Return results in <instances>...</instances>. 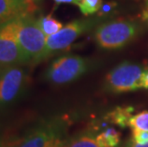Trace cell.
<instances>
[{
    "label": "cell",
    "mask_w": 148,
    "mask_h": 147,
    "mask_svg": "<svg viewBox=\"0 0 148 147\" xmlns=\"http://www.w3.org/2000/svg\"><path fill=\"white\" fill-rule=\"evenodd\" d=\"M17 39L24 64H34L43 60L47 36L40 29L34 14L20 17L17 30Z\"/></svg>",
    "instance_id": "6da1fadb"
},
{
    "label": "cell",
    "mask_w": 148,
    "mask_h": 147,
    "mask_svg": "<svg viewBox=\"0 0 148 147\" xmlns=\"http://www.w3.org/2000/svg\"><path fill=\"white\" fill-rule=\"evenodd\" d=\"M140 32L137 23L128 20H116L101 24L96 30L97 43L103 49H119L131 42Z\"/></svg>",
    "instance_id": "7a4b0ae2"
},
{
    "label": "cell",
    "mask_w": 148,
    "mask_h": 147,
    "mask_svg": "<svg viewBox=\"0 0 148 147\" xmlns=\"http://www.w3.org/2000/svg\"><path fill=\"white\" fill-rule=\"evenodd\" d=\"M90 62L79 55H64L53 60L45 72L44 77L55 85L70 83L88 71Z\"/></svg>",
    "instance_id": "3957f363"
},
{
    "label": "cell",
    "mask_w": 148,
    "mask_h": 147,
    "mask_svg": "<svg viewBox=\"0 0 148 147\" xmlns=\"http://www.w3.org/2000/svg\"><path fill=\"white\" fill-rule=\"evenodd\" d=\"M143 69L140 65L124 61L106 76V87L113 93H124L143 88Z\"/></svg>",
    "instance_id": "277c9868"
},
{
    "label": "cell",
    "mask_w": 148,
    "mask_h": 147,
    "mask_svg": "<svg viewBox=\"0 0 148 147\" xmlns=\"http://www.w3.org/2000/svg\"><path fill=\"white\" fill-rule=\"evenodd\" d=\"M20 17L9 21L0 27V73L10 67L24 64L17 39Z\"/></svg>",
    "instance_id": "5b68a950"
},
{
    "label": "cell",
    "mask_w": 148,
    "mask_h": 147,
    "mask_svg": "<svg viewBox=\"0 0 148 147\" xmlns=\"http://www.w3.org/2000/svg\"><path fill=\"white\" fill-rule=\"evenodd\" d=\"M93 23V20H74L65 25L56 34L48 36L43 59H46L56 52L68 48L78 36L89 30Z\"/></svg>",
    "instance_id": "8992f818"
},
{
    "label": "cell",
    "mask_w": 148,
    "mask_h": 147,
    "mask_svg": "<svg viewBox=\"0 0 148 147\" xmlns=\"http://www.w3.org/2000/svg\"><path fill=\"white\" fill-rule=\"evenodd\" d=\"M26 73L19 66H12L0 73V108L15 101L24 89Z\"/></svg>",
    "instance_id": "52a82bcc"
},
{
    "label": "cell",
    "mask_w": 148,
    "mask_h": 147,
    "mask_svg": "<svg viewBox=\"0 0 148 147\" xmlns=\"http://www.w3.org/2000/svg\"><path fill=\"white\" fill-rule=\"evenodd\" d=\"M64 123L58 118L40 123L18 144L17 147H46L56 137H61Z\"/></svg>",
    "instance_id": "ba28073f"
},
{
    "label": "cell",
    "mask_w": 148,
    "mask_h": 147,
    "mask_svg": "<svg viewBox=\"0 0 148 147\" xmlns=\"http://www.w3.org/2000/svg\"><path fill=\"white\" fill-rule=\"evenodd\" d=\"M36 9L33 0H0V27L17 17L34 14Z\"/></svg>",
    "instance_id": "9c48e42d"
},
{
    "label": "cell",
    "mask_w": 148,
    "mask_h": 147,
    "mask_svg": "<svg viewBox=\"0 0 148 147\" xmlns=\"http://www.w3.org/2000/svg\"><path fill=\"white\" fill-rule=\"evenodd\" d=\"M37 22H38L40 29L45 34L47 37L56 34L58 31H60L63 28V25H62L60 21H58L56 18L53 17L52 14L38 17L37 18Z\"/></svg>",
    "instance_id": "30bf717a"
},
{
    "label": "cell",
    "mask_w": 148,
    "mask_h": 147,
    "mask_svg": "<svg viewBox=\"0 0 148 147\" xmlns=\"http://www.w3.org/2000/svg\"><path fill=\"white\" fill-rule=\"evenodd\" d=\"M134 111L133 107H118L110 113V120L115 124H118L121 127L129 126V120L133 117L132 113Z\"/></svg>",
    "instance_id": "8fae6325"
},
{
    "label": "cell",
    "mask_w": 148,
    "mask_h": 147,
    "mask_svg": "<svg viewBox=\"0 0 148 147\" xmlns=\"http://www.w3.org/2000/svg\"><path fill=\"white\" fill-rule=\"evenodd\" d=\"M96 139L101 147H116L121 140V134L114 128H107L96 137Z\"/></svg>",
    "instance_id": "7c38bea8"
},
{
    "label": "cell",
    "mask_w": 148,
    "mask_h": 147,
    "mask_svg": "<svg viewBox=\"0 0 148 147\" xmlns=\"http://www.w3.org/2000/svg\"><path fill=\"white\" fill-rule=\"evenodd\" d=\"M63 147H101L90 134H81L64 142Z\"/></svg>",
    "instance_id": "4fadbf2b"
},
{
    "label": "cell",
    "mask_w": 148,
    "mask_h": 147,
    "mask_svg": "<svg viewBox=\"0 0 148 147\" xmlns=\"http://www.w3.org/2000/svg\"><path fill=\"white\" fill-rule=\"evenodd\" d=\"M75 5L79 8L83 15L90 16L99 12L102 6V0H77Z\"/></svg>",
    "instance_id": "5bb4252c"
},
{
    "label": "cell",
    "mask_w": 148,
    "mask_h": 147,
    "mask_svg": "<svg viewBox=\"0 0 148 147\" xmlns=\"http://www.w3.org/2000/svg\"><path fill=\"white\" fill-rule=\"evenodd\" d=\"M129 126L132 130L148 131V111L133 116L129 120Z\"/></svg>",
    "instance_id": "9a60e30c"
},
{
    "label": "cell",
    "mask_w": 148,
    "mask_h": 147,
    "mask_svg": "<svg viewBox=\"0 0 148 147\" xmlns=\"http://www.w3.org/2000/svg\"><path fill=\"white\" fill-rule=\"evenodd\" d=\"M132 139L138 144H144L148 142V131L132 130Z\"/></svg>",
    "instance_id": "2e32d148"
},
{
    "label": "cell",
    "mask_w": 148,
    "mask_h": 147,
    "mask_svg": "<svg viewBox=\"0 0 148 147\" xmlns=\"http://www.w3.org/2000/svg\"><path fill=\"white\" fill-rule=\"evenodd\" d=\"M116 7V3L115 2H109V3H105V4H102L101 8L100 10L99 11V16H102V15H105V14H108L110 12H112V10Z\"/></svg>",
    "instance_id": "e0dca14e"
},
{
    "label": "cell",
    "mask_w": 148,
    "mask_h": 147,
    "mask_svg": "<svg viewBox=\"0 0 148 147\" xmlns=\"http://www.w3.org/2000/svg\"><path fill=\"white\" fill-rule=\"evenodd\" d=\"M63 144L64 142L61 139V137H56V139H53L46 147H63Z\"/></svg>",
    "instance_id": "ac0fdd59"
},
{
    "label": "cell",
    "mask_w": 148,
    "mask_h": 147,
    "mask_svg": "<svg viewBox=\"0 0 148 147\" xmlns=\"http://www.w3.org/2000/svg\"><path fill=\"white\" fill-rule=\"evenodd\" d=\"M143 88L148 89V67H146L143 70Z\"/></svg>",
    "instance_id": "d6986e66"
},
{
    "label": "cell",
    "mask_w": 148,
    "mask_h": 147,
    "mask_svg": "<svg viewBox=\"0 0 148 147\" xmlns=\"http://www.w3.org/2000/svg\"><path fill=\"white\" fill-rule=\"evenodd\" d=\"M126 147H148V142L144 143V144H138V143L135 142L133 139H130L128 142Z\"/></svg>",
    "instance_id": "ffe728a7"
},
{
    "label": "cell",
    "mask_w": 148,
    "mask_h": 147,
    "mask_svg": "<svg viewBox=\"0 0 148 147\" xmlns=\"http://www.w3.org/2000/svg\"><path fill=\"white\" fill-rule=\"evenodd\" d=\"M56 4H62V3H70V4H75L77 3V0H53Z\"/></svg>",
    "instance_id": "44dd1931"
},
{
    "label": "cell",
    "mask_w": 148,
    "mask_h": 147,
    "mask_svg": "<svg viewBox=\"0 0 148 147\" xmlns=\"http://www.w3.org/2000/svg\"><path fill=\"white\" fill-rule=\"evenodd\" d=\"M0 147H7L5 144V142H4V140H3V139L1 137H0Z\"/></svg>",
    "instance_id": "7402d4cb"
},
{
    "label": "cell",
    "mask_w": 148,
    "mask_h": 147,
    "mask_svg": "<svg viewBox=\"0 0 148 147\" xmlns=\"http://www.w3.org/2000/svg\"><path fill=\"white\" fill-rule=\"evenodd\" d=\"M33 1H34V0H33Z\"/></svg>",
    "instance_id": "603a6c76"
}]
</instances>
